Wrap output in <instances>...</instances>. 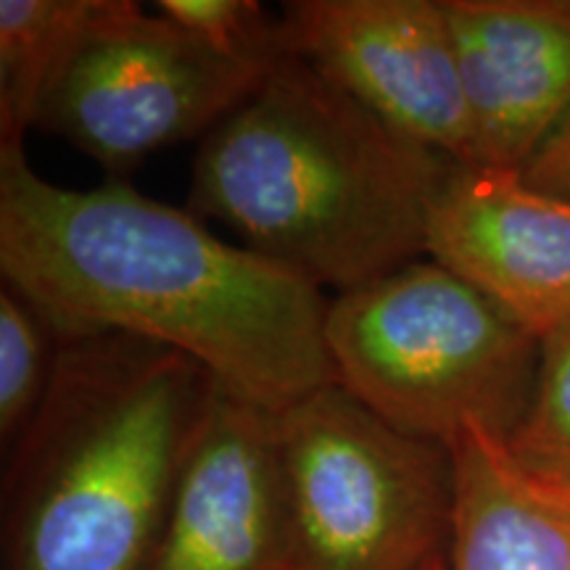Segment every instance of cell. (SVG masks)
Returning <instances> with one entry per match:
<instances>
[{
    "mask_svg": "<svg viewBox=\"0 0 570 570\" xmlns=\"http://www.w3.org/2000/svg\"><path fill=\"white\" fill-rule=\"evenodd\" d=\"M0 273L56 336L173 348L273 415L336 383L323 288L127 183L53 185L24 146L0 148Z\"/></svg>",
    "mask_w": 570,
    "mask_h": 570,
    "instance_id": "1",
    "label": "cell"
},
{
    "mask_svg": "<svg viewBox=\"0 0 570 570\" xmlns=\"http://www.w3.org/2000/svg\"><path fill=\"white\" fill-rule=\"evenodd\" d=\"M454 164L285 51L198 146L190 212L346 294L425 254L431 206Z\"/></svg>",
    "mask_w": 570,
    "mask_h": 570,
    "instance_id": "2",
    "label": "cell"
},
{
    "mask_svg": "<svg viewBox=\"0 0 570 570\" xmlns=\"http://www.w3.org/2000/svg\"><path fill=\"white\" fill-rule=\"evenodd\" d=\"M56 338L46 396L11 444L9 570H148L217 381L119 333Z\"/></svg>",
    "mask_w": 570,
    "mask_h": 570,
    "instance_id": "3",
    "label": "cell"
},
{
    "mask_svg": "<svg viewBox=\"0 0 570 570\" xmlns=\"http://www.w3.org/2000/svg\"><path fill=\"white\" fill-rule=\"evenodd\" d=\"M325 344L341 389L444 446L470 425L508 441L539 370V338L431 259L338 294Z\"/></svg>",
    "mask_w": 570,
    "mask_h": 570,
    "instance_id": "4",
    "label": "cell"
},
{
    "mask_svg": "<svg viewBox=\"0 0 570 570\" xmlns=\"http://www.w3.org/2000/svg\"><path fill=\"white\" fill-rule=\"evenodd\" d=\"M294 570H423L446 552L449 446L399 431L338 383L277 415Z\"/></svg>",
    "mask_w": 570,
    "mask_h": 570,
    "instance_id": "5",
    "label": "cell"
},
{
    "mask_svg": "<svg viewBox=\"0 0 570 570\" xmlns=\"http://www.w3.org/2000/svg\"><path fill=\"white\" fill-rule=\"evenodd\" d=\"M275 61L227 59L159 11L98 0L42 98L35 127L111 173H125L161 148L206 138Z\"/></svg>",
    "mask_w": 570,
    "mask_h": 570,
    "instance_id": "6",
    "label": "cell"
},
{
    "mask_svg": "<svg viewBox=\"0 0 570 570\" xmlns=\"http://www.w3.org/2000/svg\"><path fill=\"white\" fill-rule=\"evenodd\" d=\"M285 51L309 61L412 142L473 164V132L444 0H296Z\"/></svg>",
    "mask_w": 570,
    "mask_h": 570,
    "instance_id": "7",
    "label": "cell"
},
{
    "mask_svg": "<svg viewBox=\"0 0 570 570\" xmlns=\"http://www.w3.org/2000/svg\"><path fill=\"white\" fill-rule=\"evenodd\" d=\"M148 570H294L277 415L214 386Z\"/></svg>",
    "mask_w": 570,
    "mask_h": 570,
    "instance_id": "8",
    "label": "cell"
},
{
    "mask_svg": "<svg viewBox=\"0 0 570 570\" xmlns=\"http://www.w3.org/2000/svg\"><path fill=\"white\" fill-rule=\"evenodd\" d=\"M425 256L533 338L570 323V202L518 169L454 164L431 206Z\"/></svg>",
    "mask_w": 570,
    "mask_h": 570,
    "instance_id": "9",
    "label": "cell"
},
{
    "mask_svg": "<svg viewBox=\"0 0 570 570\" xmlns=\"http://www.w3.org/2000/svg\"><path fill=\"white\" fill-rule=\"evenodd\" d=\"M473 164L518 169L570 119V0H444Z\"/></svg>",
    "mask_w": 570,
    "mask_h": 570,
    "instance_id": "10",
    "label": "cell"
},
{
    "mask_svg": "<svg viewBox=\"0 0 570 570\" xmlns=\"http://www.w3.org/2000/svg\"><path fill=\"white\" fill-rule=\"evenodd\" d=\"M454 510L446 570H570V508L504 439L470 425L449 446Z\"/></svg>",
    "mask_w": 570,
    "mask_h": 570,
    "instance_id": "11",
    "label": "cell"
},
{
    "mask_svg": "<svg viewBox=\"0 0 570 570\" xmlns=\"http://www.w3.org/2000/svg\"><path fill=\"white\" fill-rule=\"evenodd\" d=\"M98 0H0V148L24 146Z\"/></svg>",
    "mask_w": 570,
    "mask_h": 570,
    "instance_id": "12",
    "label": "cell"
},
{
    "mask_svg": "<svg viewBox=\"0 0 570 570\" xmlns=\"http://www.w3.org/2000/svg\"><path fill=\"white\" fill-rule=\"evenodd\" d=\"M53 327L9 283L0 288V433L13 444L38 412L56 360Z\"/></svg>",
    "mask_w": 570,
    "mask_h": 570,
    "instance_id": "13",
    "label": "cell"
},
{
    "mask_svg": "<svg viewBox=\"0 0 570 570\" xmlns=\"http://www.w3.org/2000/svg\"><path fill=\"white\" fill-rule=\"evenodd\" d=\"M504 444L537 479L570 483V323L539 341L529 410Z\"/></svg>",
    "mask_w": 570,
    "mask_h": 570,
    "instance_id": "14",
    "label": "cell"
},
{
    "mask_svg": "<svg viewBox=\"0 0 570 570\" xmlns=\"http://www.w3.org/2000/svg\"><path fill=\"white\" fill-rule=\"evenodd\" d=\"M156 11L227 59L269 63L285 53L281 19L254 0H159Z\"/></svg>",
    "mask_w": 570,
    "mask_h": 570,
    "instance_id": "15",
    "label": "cell"
},
{
    "mask_svg": "<svg viewBox=\"0 0 570 570\" xmlns=\"http://www.w3.org/2000/svg\"><path fill=\"white\" fill-rule=\"evenodd\" d=\"M525 180L544 194L570 202V119L525 167Z\"/></svg>",
    "mask_w": 570,
    "mask_h": 570,
    "instance_id": "16",
    "label": "cell"
},
{
    "mask_svg": "<svg viewBox=\"0 0 570 570\" xmlns=\"http://www.w3.org/2000/svg\"><path fill=\"white\" fill-rule=\"evenodd\" d=\"M423 570H446V552H444V554H439L436 560L428 562V566H425Z\"/></svg>",
    "mask_w": 570,
    "mask_h": 570,
    "instance_id": "17",
    "label": "cell"
},
{
    "mask_svg": "<svg viewBox=\"0 0 570 570\" xmlns=\"http://www.w3.org/2000/svg\"><path fill=\"white\" fill-rule=\"evenodd\" d=\"M547 483H550V481H547ZM552 487L560 491V497L566 499V502H568V508H570V483H552Z\"/></svg>",
    "mask_w": 570,
    "mask_h": 570,
    "instance_id": "18",
    "label": "cell"
}]
</instances>
